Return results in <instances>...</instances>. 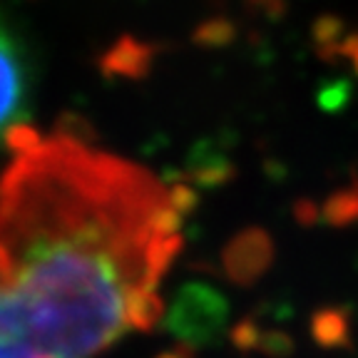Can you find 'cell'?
<instances>
[{
	"instance_id": "7a4b0ae2",
	"label": "cell",
	"mask_w": 358,
	"mask_h": 358,
	"mask_svg": "<svg viewBox=\"0 0 358 358\" xmlns=\"http://www.w3.org/2000/svg\"><path fill=\"white\" fill-rule=\"evenodd\" d=\"M28 65L22 57L15 35L0 17V140H10V134L22 127L28 115Z\"/></svg>"
},
{
	"instance_id": "6da1fadb",
	"label": "cell",
	"mask_w": 358,
	"mask_h": 358,
	"mask_svg": "<svg viewBox=\"0 0 358 358\" xmlns=\"http://www.w3.org/2000/svg\"><path fill=\"white\" fill-rule=\"evenodd\" d=\"M0 177V276L52 358H95L159 319L179 192L122 157L17 127Z\"/></svg>"
},
{
	"instance_id": "3957f363",
	"label": "cell",
	"mask_w": 358,
	"mask_h": 358,
	"mask_svg": "<svg viewBox=\"0 0 358 358\" xmlns=\"http://www.w3.org/2000/svg\"><path fill=\"white\" fill-rule=\"evenodd\" d=\"M0 358H52L28 308L0 276Z\"/></svg>"
},
{
	"instance_id": "277c9868",
	"label": "cell",
	"mask_w": 358,
	"mask_h": 358,
	"mask_svg": "<svg viewBox=\"0 0 358 358\" xmlns=\"http://www.w3.org/2000/svg\"><path fill=\"white\" fill-rule=\"evenodd\" d=\"M356 60H358V57H356Z\"/></svg>"
}]
</instances>
